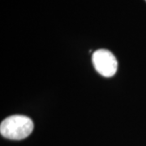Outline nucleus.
<instances>
[{"mask_svg":"<svg viewBox=\"0 0 146 146\" xmlns=\"http://www.w3.org/2000/svg\"><path fill=\"white\" fill-rule=\"evenodd\" d=\"M33 130V123L30 118L24 115H12L1 123V135L10 140H22L29 136Z\"/></svg>","mask_w":146,"mask_h":146,"instance_id":"obj_1","label":"nucleus"},{"mask_svg":"<svg viewBox=\"0 0 146 146\" xmlns=\"http://www.w3.org/2000/svg\"><path fill=\"white\" fill-rule=\"evenodd\" d=\"M93 63L96 71L104 77H111L117 72V59L107 50L101 49L96 50L93 54Z\"/></svg>","mask_w":146,"mask_h":146,"instance_id":"obj_2","label":"nucleus"},{"mask_svg":"<svg viewBox=\"0 0 146 146\" xmlns=\"http://www.w3.org/2000/svg\"><path fill=\"white\" fill-rule=\"evenodd\" d=\"M145 1H146V0H145Z\"/></svg>","mask_w":146,"mask_h":146,"instance_id":"obj_3","label":"nucleus"}]
</instances>
